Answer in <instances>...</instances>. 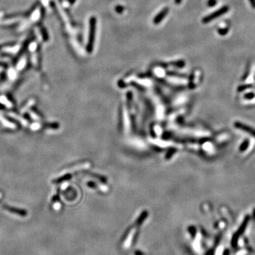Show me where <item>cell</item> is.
<instances>
[{"mask_svg":"<svg viewBox=\"0 0 255 255\" xmlns=\"http://www.w3.org/2000/svg\"><path fill=\"white\" fill-rule=\"evenodd\" d=\"M4 208H5L7 211H9L10 213H12L19 215V216L25 217V216H26V215H27V212L25 211V210L19 209V208H14V207H11V206H9V205H4Z\"/></svg>","mask_w":255,"mask_h":255,"instance_id":"obj_5","label":"cell"},{"mask_svg":"<svg viewBox=\"0 0 255 255\" xmlns=\"http://www.w3.org/2000/svg\"><path fill=\"white\" fill-rule=\"evenodd\" d=\"M172 65H174V66H175V67H179V68H182L185 66L186 63H185L184 60H176V61L172 62Z\"/></svg>","mask_w":255,"mask_h":255,"instance_id":"obj_8","label":"cell"},{"mask_svg":"<svg viewBox=\"0 0 255 255\" xmlns=\"http://www.w3.org/2000/svg\"><path fill=\"white\" fill-rule=\"evenodd\" d=\"M252 87V86L251 85H241V86H240L238 88H237V90H238V92H242V91L245 90V89H249V88H251Z\"/></svg>","mask_w":255,"mask_h":255,"instance_id":"obj_12","label":"cell"},{"mask_svg":"<svg viewBox=\"0 0 255 255\" xmlns=\"http://www.w3.org/2000/svg\"><path fill=\"white\" fill-rule=\"evenodd\" d=\"M216 4L217 0H208V1H207V5L211 7H214Z\"/></svg>","mask_w":255,"mask_h":255,"instance_id":"obj_16","label":"cell"},{"mask_svg":"<svg viewBox=\"0 0 255 255\" xmlns=\"http://www.w3.org/2000/svg\"><path fill=\"white\" fill-rule=\"evenodd\" d=\"M0 101H1V102L2 103V104H4V105L7 106V107H11V104H10L9 101L7 99V98H4V97H3V96L0 97Z\"/></svg>","mask_w":255,"mask_h":255,"instance_id":"obj_11","label":"cell"},{"mask_svg":"<svg viewBox=\"0 0 255 255\" xmlns=\"http://www.w3.org/2000/svg\"><path fill=\"white\" fill-rule=\"evenodd\" d=\"M1 197H2V194H1V193H0V198H1Z\"/></svg>","mask_w":255,"mask_h":255,"instance_id":"obj_20","label":"cell"},{"mask_svg":"<svg viewBox=\"0 0 255 255\" xmlns=\"http://www.w3.org/2000/svg\"><path fill=\"white\" fill-rule=\"evenodd\" d=\"M228 31H229V29L227 28H219V29L218 30V32L220 35H221V36H225V35L227 34Z\"/></svg>","mask_w":255,"mask_h":255,"instance_id":"obj_14","label":"cell"},{"mask_svg":"<svg viewBox=\"0 0 255 255\" xmlns=\"http://www.w3.org/2000/svg\"><path fill=\"white\" fill-rule=\"evenodd\" d=\"M34 102H35L34 100H33V99L30 100V101H28V102L27 103V104H26V105L24 106V107H23L22 110H21V113H25V112H26V111H28V108H29L30 107H31V106L33 105V104H34Z\"/></svg>","mask_w":255,"mask_h":255,"instance_id":"obj_10","label":"cell"},{"mask_svg":"<svg viewBox=\"0 0 255 255\" xmlns=\"http://www.w3.org/2000/svg\"><path fill=\"white\" fill-rule=\"evenodd\" d=\"M254 96H255L254 94L252 93V92L247 93V94H244V98H246V99H252V98H254Z\"/></svg>","mask_w":255,"mask_h":255,"instance_id":"obj_15","label":"cell"},{"mask_svg":"<svg viewBox=\"0 0 255 255\" xmlns=\"http://www.w3.org/2000/svg\"><path fill=\"white\" fill-rule=\"evenodd\" d=\"M0 121H1L3 124H4V126H7V127L11 128H13L15 127L14 126V124H11V123H10L9 121H8L7 120H6L5 118H3V117H1V116H0Z\"/></svg>","mask_w":255,"mask_h":255,"instance_id":"obj_9","label":"cell"},{"mask_svg":"<svg viewBox=\"0 0 255 255\" xmlns=\"http://www.w3.org/2000/svg\"><path fill=\"white\" fill-rule=\"evenodd\" d=\"M235 127L238 129H240V130H243L244 132H247V133H250L253 137H255V129L248 126L246 124H242L240 122H235Z\"/></svg>","mask_w":255,"mask_h":255,"instance_id":"obj_4","label":"cell"},{"mask_svg":"<svg viewBox=\"0 0 255 255\" xmlns=\"http://www.w3.org/2000/svg\"><path fill=\"white\" fill-rule=\"evenodd\" d=\"M9 116L12 117L13 118H14L15 120H17V121H19L21 124H23V125L25 126H28V121H26L24 118H23L22 117H21L20 116L17 115V114H14V113H9Z\"/></svg>","mask_w":255,"mask_h":255,"instance_id":"obj_6","label":"cell"},{"mask_svg":"<svg viewBox=\"0 0 255 255\" xmlns=\"http://www.w3.org/2000/svg\"><path fill=\"white\" fill-rule=\"evenodd\" d=\"M97 19L95 17H92L89 18V31L88 36V42L87 45V51L88 53H92L93 51L95 41V34L96 31Z\"/></svg>","mask_w":255,"mask_h":255,"instance_id":"obj_1","label":"cell"},{"mask_svg":"<svg viewBox=\"0 0 255 255\" xmlns=\"http://www.w3.org/2000/svg\"><path fill=\"white\" fill-rule=\"evenodd\" d=\"M169 11V9L168 7H164V9H162L160 11V12H159L157 15L155 17L154 19H153V24L155 25H158L161 23V21L166 17V15L168 14Z\"/></svg>","mask_w":255,"mask_h":255,"instance_id":"obj_3","label":"cell"},{"mask_svg":"<svg viewBox=\"0 0 255 255\" xmlns=\"http://www.w3.org/2000/svg\"><path fill=\"white\" fill-rule=\"evenodd\" d=\"M250 2L251 4L252 8L255 9V0H250Z\"/></svg>","mask_w":255,"mask_h":255,"instance_id":"obj_17","label":"cell"},{"mask_svg":"<svg viewBox=\"0 0 255 255\" xmlns=\"http://www.w3.org/2000/svg\"><path fill=\"white\" fill-rule=\"evenodd\" d=\"M228 11H229L228 6H224V7H223L222 8L219 9H218L217 11H215V12L212 13V14H209V15L204 17V18L202 19V22L203 23V24H208V23L211 22V21H213V20L215 19V18H218V17H221V16L225 14Z\"/></svg>","mask_w":255,"mask_h":255,"instance_id":"obj_2","label":"cell"},{"mask_svg":"<svg viewBox=\"0 0 255 255\" xmlns=\"http://www.w3.org/2000/svg\"><path fill=\"white\" fill-rule=\"evenodd\" d=\"M182 2V0H174V3L176 4H178V5H179V4H180Z\"/></svg>","mask_w":255,"mask_h":255,"instance_id":"obj_18","label":"cell"},{"mask_svg":"<svg viewBox=\"0 0 255 255\" xmlns=\"http://www.w3.org/2000/svg\"><path fill=\"white\" fill-rule=\"evenodd\" d=\"M249 145H250V141H249V140H247V139L244 140V141L242 142V143L241 145H240V152L245 151V150L248 148Z\"/></svg>","mask_w":255,"mask_h":255,"instance_id":"obj_7","label":"cell"},{"mask_svg":"<svg viewBox=\"0 0 255 255\" xmlns=\"http://www.w3.org/2000/svg\"><path fill=\"white\" fill-rule=\"evenodd\" d=\"M124 9H125V8H124V7L121 5H117L115 8L116 11L118 14H122V13L124 12Z\"/></svg>","mask_w":255,"mask_h":255,"instance_id":"obj_13","label":"cell"},{"mask_svg":"<svg viewBox=\"0 0 255 255\" xmlns=\"http://www.w3.org/2000/svg\"><path fill=\"white\" fill-rule=\"evenodd\" d=\"M68 1H69V3H70V4H74V3L75 2V0H68Z\"/></svg>","mask_w":255,"mask_h":255,"instance_id":"obj_19","label":"cell"}]
</instances>
